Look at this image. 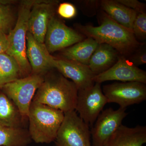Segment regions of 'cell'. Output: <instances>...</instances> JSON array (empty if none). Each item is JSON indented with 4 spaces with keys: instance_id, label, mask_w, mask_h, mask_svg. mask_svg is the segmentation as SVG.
<instances>
[{
    "instance_id": "6da1fadb",
    "label": "cell",
    "mask_w": 146,
    "mask_h": 146,
    "mask_svg": "<svg viewBox=\"0 0 146 146\" xmlns=\"http://www.w3.org/2000/svg\"><path fill=\"white\" fill-rule=\"evenodd\" d=\"M100 21L99 26L79 24L77 25V29L85 37L94 39L99 44L110 45L126 58L142 44L131 31L114 21L104 12L102 13Z\"/></svg>"
},
{
    "instance_id": "7a4b0ae2",
    "label": "cell",
    "mask_w": 146,
    "mask_h": 146,
    "mask_svg": "<svg viewBox=\"0 0 146 146\" xmlns=\"http://www.w3.org/2000/svg\"><path fill=\"white\" fill-rule=\"evenodd\" d=\"M78 93V89L73 82L58 71L51 70L44 76V81L36 91L33 101L65 113L75 110Z\"/></svg>"
},
{
    "instance_id": "3957f363",
    "label": "cell",
    "mask_w": 146,
    "mask_h": 146,
    "mask_svg": "<svg viewBox=\"0 0 146 146\" xmlns=\"http://www.w3.org/2000/svg\"><path fill=\"white\" fill-rule=\"evenodd\" d=\"M64 117L63 111L32 101L28 117L32 141L47 144L55 141Z\"/></svg>"
},
{
    "instance_id": "277c9868",
    "label": "cell",
    "mask_w": 146,
    "mask_h": 146,
    "mask_svg": "<svg viewBox=\"0 0 146 146\" xmlns=\"http://www.w3.org/2000/svg\"><path fill=\"white\" fill-rule=\"evenodd\" d=\"M34 0L21 2L18 19L13 28L7 35L9 48L6 53L15 59L20 68L22 78L31 74V68L26 55V36L29 15Z\"/></svg>"
},
{
    "instance_id": "5b68a950",
    "label": "cell",
    "mask_w": 146,
    "mask_h": 146,
    "mask_svg": "<svg viewBox=\"0 0 146 146\" xmlns=\"http://www.w3.org/2000/svg\"><path fill=\"white\" fill-rule=\"evenodd\" d=\"M44 76L31 74L13 80L1 88L19 110L27 122L30 107L36 91L44 81Z\"/></svg>"
},
{
    "instance_id": "8992f818",
    "label": "cell",
    "mask_w": 146,
    "mask_h": 146,
    "mask_svg": "<svg viewBox=\"0 0 146 146\" xmlns=\"http://www.w3.org/2000/svg\"><path fill=\"white\" fill-rule=\"evenodd\" d=\"M89 125L76 110L64 113V117L56 138V146H91Z\"/></svg>"
},
{
    "instance_id": "52a82bcc",
    "label": "cell",
    "mask_w": 146,
    "mask_h": 146,
    "mask_svg": "<svg viewBox=\"0 0 146 146\" xmlns=\"http://www.w3.org/2000/svg\"><path fill=\"white\" fill-rule=\"evenodd\" d=\"M145 84L136 82H115L104 85L102 90L108 103H116L120 108H126L145 100Z\"/></svg>"
},
{
    "instance_id": "ba28073f",
    "label": "cell",
    "mask_w": 146,
    "mask_h": 146,
    "mask_svg": "<svg viewBox=\"0 0 146 146\" xmlns=\"http://www.w3.org/2000/svg\"><path fill=\"white\" fill-rule=\"evenodd\" d=\"M108 103L101 84L95 83L90 88L78 91L75 110L88 125H92Z\"/></svg>"
},
{
    "instance_id": "9c48e42d",
    "label": "cell",
    "mask_w": 146,
    "mask_h": 146,
    "mask_svg": "<svg viewBox=\"0 0 146 146\" xmlns=\"http://www.w3.org/2000/svg\"><path fill=\"white\" fill-rule=\"evenodd\" d=\"M127 114L126 108L120 107L117 110L109 108L103 110L91 129V146H104L121 125Z\"/></svg>"
},
{
    "instance_id": "30bf717a",
    "label": "cell",
    "mask_w": 146,
    "mask_h": 146,
    "mask_svg": "<svg viewBox=\"0 0 146 146\" xmlns=\"http://www.w3.org/2000/svg\"><path fill=\"white\" fill-rule=\"evenodd\" d=\"M85 37L54 16L48 25L44 44L50 53L71 46L82 41Z\"/></svg>"
},
{
    "instance_id": "8fae6325",
    "label": "cell",
    "mask_w": 146,
    "mask_h": 146,
    "mask_svg": "<svg viewBox=\"0 0 146 146\" xmlns=\"http://www.w3.org/2000/svg\"><path fill=\"white\" fill-rule=\"evenodd\" d=\"M58 3L57 1H35L29 15L27 32L40 43H44L48 25L55 16Z\"/></svg>"
},
{
    "instance_id": "7c38bea8",
    "label": "cell",
    "mask_w": 146,
    "mask_h": 146,
    "mask_svg": "<svg viewBox=\"0 0 146 146\" xmlns=\"http://www.w3.org/2000/svg\"><path fill=\"white\" fill-rule=\"evenodd\" d=\"M112 80L146 84V72L133 65L126 58L120 55L117 61L112 67L94 78L95 83L101 84Z\"/></svg>"
},
{
    "instance_id": "4fadbf2b",
    "label": "cell",
    "mask_w": 146,
    "mask_h": 146,
    "mask_svg": "<svg viewBox=\"0 0 146 146\" xmlns=\"http://www.w3.org/2000/svg\"><path fill=\"white\" fill-rule=\"evenodd\" d=\"M54 69L72 80L78 91L88 89L95 83V74L88 65L64 58H56Z\"/></svg>"
},
{
    "instance_id": "5bb4252c",
    "label": "cell",
    "mask_w": 146,
    "mask_h": 146,
    "mask_svg": "<svg viewBox=\"0 0 146 146\" xmlns=\"http://www.w3.org/2000/svg\"><path fill=\"white\" fill-rule=\"evenodd\" d=\"M26 55L31 68V74L44 75L54 69L55 58L48 51L44 43L36 41L27 32L26 36Z\"/></svg>"
},
{
    "instance_id": "9a60e30c",
    "label": "cell",
    "mask_w": 146,
    "mask_h": 146,
    "mask_svg": "<svg viewBox=\"0 0 146 146\" xmlns=\"http://www.w3.org/2000/svg\"><path fill=\"white\" fill-rule=\"evenodd\" d=\"M146 143V126L129 127L122 124L104 146H143Z\"/></svg>"
},
{
    "instance_id": "2e32d148",
    "label": "cell",
    "mask_w": 146,
    "mask_h": 146,
    "mask_svg": "<svg viewBox=\"0 0 146 146\" xmlns=\"http://www.w3.org/2000/svg\"><path fill=\"white\" fill-rule=\"evenodd\" d=\"M120 55L110 45L99 44L91 56L88 66L92 72L97 75L112 67L117 61Z\"/></svg>"
},
{
    "instance_id": "e0dca14e",
    "label": "cell",
    "mask_w": 146,
    "mask_h": 146,
    "mask_svg": "<svg viewBox=\"0 0 146 146\" xmlns=\"http://www.w3.org/2000/svg\"><path fill=\"white\" fill-rule=\"evenodd\" d=\"M100 5L104 12L109 17L132 31L133 22L138 13L135 11L118 3L116 0H103L100 2Z\"/></svg>"
},
{
    "instance_id": "ac0fdd59",
    "label": "cell",
    "mask_w": 146,
    "mask_h": 146,
    "mask_svg": "<svg viewBox=\"0 0 146 146\" xmlns=\"http://www.w3.org/2000/svg\"><path fill=\"white\" fill-rule=\"evenodd\" d=\"M99 44L94 39L87 37L81 42L62 50L63 58L88 65L91 56Z\"/></svg>"
},
{
    "instance_id": "d6986e66",
    "label": "cell",
    "mask_w": 146,
    "mask_h": 146,
    "mask_svg": "<svg viewBox=\"0 0 146 146\" xmlns=\"http://www.w3.org/2000/svg\"><path fill=\"white\" fill-rule=\"evenodd\" d=\"M26 121L13 102L3 92L0 93V125L25 128Z\"/></svg>"
},
{
    "instance_id": "ffe728a7",
    "label": "cell",
    "mask_w": 146,
    "mask_h": 146,
    "mask_svg": "<svg viewBox=\"0 0 146 146\" xmlns=\"http://www.w3.org/2000/svg\"><path fill=\"white\" fill-rule=\"evenodd\" d=\"M32 140L25 128L0 125V146H27Z\"/></svg>"
},
{
    "instance_id": "44dd1931",
    "label": "cell",
    "mask_w": 146,
    "mask_h": 146,
    "mask_svg": "<svg viewBox=\"0 0 146 146\" xmlns=\"http://www.w3.org/2000/svg\"><path fill=\"white\" fill-rule=\"evenodd\" d=\"M22 78L21 70L15 59L6 53L0 54V88Z\"/></svg>"
},
{
    "instance_id": "7402d4cb",
    "label": "cell",
    "mask_w": 146,
    "mask_h": 146,
    "mask_svg": "<svg viewBox=\"0 0 146 146\" xmlns=\"http://www.w3.org/2000/svg\"><path fill=\"white\" fill-rule=\"evenodd\" d=\"M15 17L10 5L0 3V30L8 35L14 27Z\"/></svg>"
},
{
    "instance_id": "603a6c76",
    "label": "cell",
    "mask_w": 146,
    "mask_h": 146,
    "mask_svg": "<svg viewBox=\"0 0 146 146\" xmlns=\"http://www.w3.org/2000/svg\"><path fill=\"white\" fill-rule=\"evenodd\" d=\"M132 31L137 40L138 39L140 40H145L146 39V12L137 13L133 22Z\"/></svg>"
},
{
    "instance_id": "cb8c5ba5",
    "label": "cell",
    "mask_w": 146,
    "mask_h": 146,
    "mask_svg": "<svg viewBox=\"0 0 146 146\" xmlns=\"http://www.w3.org/2000/svg\"><path fill=\"white\" fill-rule=\"evenodd\" d=\"M128 60L133 65L138 67L139 65H144L146 63V46L144 44H141L139 48L128 56Z\"/></svg>"
},
{
    "instance_id": "d4e9b609",
    "label": "cell",
    "mask_w": 146,
    "mask_h": 146,
    "mask_svg": "<svg viewBox=\"0 0 146 146\" xmlns=\"http://www.w3.org/2000/svg\"><path fill=\"white\" fill-rule=\"evenodd\" d=\"M58 14L64 19H70L74 18L77 14V9L71 3L64 2L59 4L56 9Z\"/></svg>"
},
{
    "instance_id": "484cf974",
    "label": "cell",
    "mask_w": 146,
    "mask_h": 146,
    "mask_svg": "<svg viewBox=\"0 0 146 146\" xmlns=\"http://www.w3.org/2000/svg\"><path fill=\"white\" fill-rule=\"evenodd\" d=\"M118 3L135 11L137 13L146 12V5L137 0H116Z\"/></svg>"
},
{
    "instance_id": "4316f807",
    "label": "cell",
    "mask_w": 146,
    "mask_h": 146,
    "mask_svg": "<svg viewBox=\"0 0 146 146\" xmlns=\"http://www.w3.org/2000/svg\"><path fill=\"white\" fill-rule=\"evenodd\" d=\"M7 35L0 30V54L6 52L9 48Z\"/></svg>"
},
{
    "instance_id": "83f0119b",
    "label": "cell",
    "mask_w": 146,
    "mask_h": 146,
    "mask_svg": "<svg viewBox=\"0 0 146 146\" xmlns=\"http://www.w3.org/2000/svg\"><path fill=\"white\" fill-rule=\"evenodd\" d=\"M56 146L55 145V146Z\"/></svg>"
},
{
    "instance_id": "f1b7e54d",
    "label": "cell",
    "mask_w": 146,
    "mask_h": 146,
    "mask_svg": "<svg viewBox=\"0 0 146 146\" xmlns=\"http://www.w3.org/2000/svg\"></svg>"
}]
</instances>
